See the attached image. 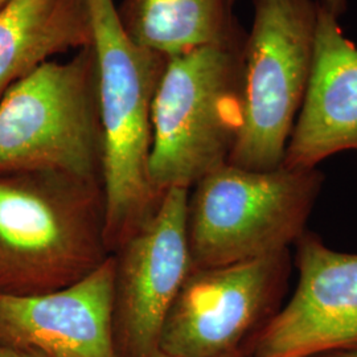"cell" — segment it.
Masks as SVG:
<instances>
[{
  "instance_id": "cell-1",
  "label": "cell",
  "mask_w": 357,
  "mask_h": 357,
  "mask_svg": "<svg viewBox=\"0 0 357 357\" xmlns=\"http://www.w3.org/2000/svg\"><path fill=\"white\" fill-rule=\"evenodd\" d=\"M245 38L167 57L151 110L153 192L188 190L228 163L241 123Z\"/></svg>"
},
{
  "instance_id": "cell-2",
  "label": "cell",
  "mask_w": 357,
  "mask_h": 357,
  "mask_svg": "<svg viewBox=\"0 0 357 357\" xmlns=\"http://www.w3.org/2000/svg\"><path fill=\"white\" fill-rule=\"evenodd\" d=\"M98 72L105 233L132 228L153 200L151 110L166 57L128 38L114 0H86Z\"/></svg>"
},
{
  "instance_id": "cell-3",
  "label": "cell",
  "mask_w": 357,
  "mask_h": 357,
  "mask_svg": "<svg viewBox=\"0 0 357 357\" xmlns=\"http://www.w3.org/2000/svg\"><path fill=\"white\" fill-rule=\"evenodd\" d=\"M89 184L53 172L0 174V294L56 291L102 264Z\"/></svg>"
},
{
  "instance_id": "cell-4",
  "label": "cell",
  "mask_w": 357,
  "mask_h": 357,
  "mask_svg": "<svg viewBox=\"0 0 357 357\" xmlns=\"http://www.w3.org/2000/svg\"><path fill=\"white\" fill-rule=\"evenodd\" d=\"M93 47L47 61L0 98V174L53 172L91 183L101 168Z\"/></svg>"
},
{
  "instance_id": "cell-5",
  "label": "cell",
  "mask_w": 357,
  "mask_h": 357,
  "mask_svg": "<svg viewBox=\"0 0 357 357\" xmlns=\"http://www.w3.org/2000/svg\"><path fill=\"white\" fill-rule=\"evenodd\" d=\"M321 184L318 168L252 171L225 163L213 169L188 204L193 266H225L289 249L306 233Z\"/></svg>"
},
{
  "instance_id": "cell-6",
  "label": "cell",
  "mask_w": 357,
  "mask_h": 357,
  "mask_svg": "<svg viewBox=\"0 0 357 357\" xmlns=\"http://www.w3.org/2000/svg\"><path fill=\"white\" fill-rule=\"evenodd\" d=\"M318 0H255L241 65V123L228 163L282 166L314 66Z\"/></svg>"
},
{
  "instance_id": "cell-7",
  "label": "cell",
  "mask_w": 357,
  "mask_h": 357,
  "mask_svg": "<svg viewBox=\"0 0 357 357\" xmlns=\"http://www.w3.org/2000/svg\"><path fill=\"white\" fill-rule=\"evenodd\" d=\"M289 271V249L225 266H193L167 312L158 349L178 357L243 352V340L277 312Z\"/></svg>"
},
{
  "instance_id": "cell-8",
  "label": "cell",
  "mask_w": 357,
  "mask_h": 357,
  "mask_svg": "<svg viewBox=\"0 0 357 357\" xmlns=\"http://www.w3.org/2000/svg\"><path fill=\"white\" fill-rule=\"evenodd\" d=\"M291 301L250 339L245 357H312L357 347V255L306 231L296 243Z\"/></svg>"
},
{
  "instance_id": "cell-9",
  "label": "cell",
  "mask_w": 357,
  "mask_h": 357,
  "mask_svg": "<svg viewBox=\"0 0 357 357\" xmlns=\"http://www.w3.org/2000/svg\"><path fill=\"white\" fill-rule=\"evenodd\" d=\"M188 190L163 192L153 216L130 238L116 266L115 306L130 357L158 349L167 312L193 268L188 241Z\"/></svg>"
},
{
  "instance_id": "cell-10",
  "label": "cell",
  "mask_w": 357,
  "mask_h": 357,
  "mask_svg": "<svg viewBox=\"0 0 357 357\" xmlns=\"http://www.w3.org/2000/svg\"><path fill=\"white\" fill-rule=\"evenodd\" d=\"M116 266L106 259L51 293L0 294V344L44 357H119L113 320Z\"/></svg>"
},
{
  "instance_id": "cell-11",
  "label": "cell",
  "mask_w": 357,
  "mask_h": 357,
  "mask_svg": "<svg viewBox=\"0 0 357 357\" xmlns=\"http://www.w3.org/2000/svg\"><path fill=\"white\" fill-rule=\"evenodd\" d=\"M343 151L357 153V47L318 1L314 66L282 165L317 168Z\"/></svg>"
},
{
  "instance_id": "cell-12",
  "label": "cell",
  "mask_w": 357,
  "mask_h": 357,
  "mask_svg": "<svg viewBox=\"0 0 357 357\" xmlns=\"http://www.w3.org/2000/svg\"><path fill=\"white\" fill-rule=\"evenodd\" d=\"M91 44L86 0H8L0 7V98L52 56Z\"/></svg>"
},
{
  "instance_id": "cell-13",
  "label": "cell",
  "mask_w": 357,
  "mask_h": 357,
  "mask_svg": "<svg viewBox=\"0 0 357 357\" xmlns=\"http://www.w3.org/2000/svg\"><path fill=\"white\" fill-rule=\"evenodd\" d=\"M230 8L229 0H125L118 15L128 38L167 59L241 38Z\"/></svg>"
},
{
  "instance_id": "cell-14",
  "label": "cell",
  "mask_w": 357,
  "mask_h": 357,
  "mask_svg": "<svg viewBox=\"0 0 357 357\" xmlns=\"http://www.w3.org/2000/svg\"><path fill=\"white\" fill-rule=\"evenodd\" d=\"M0 357H44L36 352H31L26 349L13 348L8 345L0 344Z\"/></svg>"
},
{
  "instance_id": "cell-15",
  "label": "cell",
  "mask_w": 357,
  "mask_h": 357,
  "mask_svg": "<svg viewBox=\"0 0 357 357\" xmlns=\"http://www.w3.org/2000/svg\"><path fill=\"white\" fill-rule=\"evenodd\" d=\"M320 6L335 16H340L347 11V0H318Z\"/></svg>"
},
{
  "instance_id": "cell-16",
  "label": "cell",
  "mask_w": 357,
  "mask_h": 357,
  "mask_svg": "<svg viewBox=\"0 0 357 357\" xmlns=\"http://www.w3.org/2000/svg\"><path fill=\"white\" fill-rule=\"evenodd\" d=\"M312 357H357L356 348H349V349H340V351H333V352H327Z\"/></svg>"
},
{
  "instance_id": "cell-17",
  "label": "cell",
  "mask_w": 357,
  "mask_h": 357,
  "mask_svg": "<svg viewBox=\"0 0 357 357\" xmlns=\"http://www.w3.org/2000/svg\"><path fill=\"white\" fill-rule=\"evenodd\" d=\"M147 357H178V356H172V355H168L166 352H163V351H160V349H156V351H153V354H150ZM221 357H245L243 355V352H238V354H231V355H227V356H221Z\"/></svg>"
},
{
  "instance_id": "cell-18",
  "label": "cell",
  "mask_w": 357,
  "mask_h": 357,
  "mask_svg": "<svg viewBox=\"0 0 357 357\" xmlns=\"http://www.w3.org/2000/svg\"><path fill=\"white\" fill-rule=\"evenodd\" d=\"M8 0H0V7H3Z\"/></svg>"
},
{
  "instance_id": "cell-19",
  "label": "cell",
  "mask_w": 357,
  "mask_h": 357,
  "mask_svg": "<svg viewBox=\"0 0 357 357\" xmlns=\"http://www.w3.org/2000/svg\"><path fill=\"white\" fill-rule=\"evenodd\" d=\"M234 1H236V0H229L230 6H233V4H234Z\"/></svg>"
}]
</instances>
